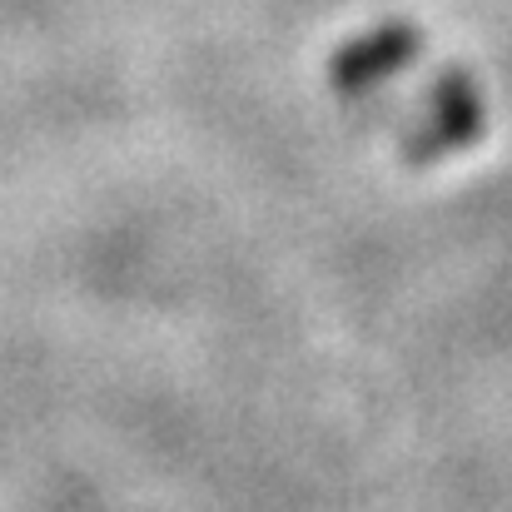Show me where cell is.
I'll return each instance as SVG.
<instances>
[{"instance_id": "obj_1", "label": "cell", "mask_w": 512, "mask_h": 512, "mask_svg": "<svg viewBox=\"0 0 512 512\" xmlns=\"http://www.w3.org/2000/svg\"><path fill=\"white\" fill-rule=\"evenodd\" d=\"M478 130H483V95H478V85L463 70H443L433 95H428V125L403 140V155L423 165V160H438V155H448L458 145H473Z\"/></svg>"}, {"instance_id": "obj_2", "label": "cell", "mask_w": 512, "mask_h": 512, "mask_svg": "<svg viewBox=\"0 0 512 512\" xmlns=\"http://www.w3.org/2000/svg\"><path fill=\"white\" fill-rule=\"evenodd\" d=\"M418 50H423V35L413 25H378V30L343 45L334 55V65H329V75H334V85L343 95H358V90H373L378 80L408 70L418 60Z\"/></svg>"}]
</instances>
